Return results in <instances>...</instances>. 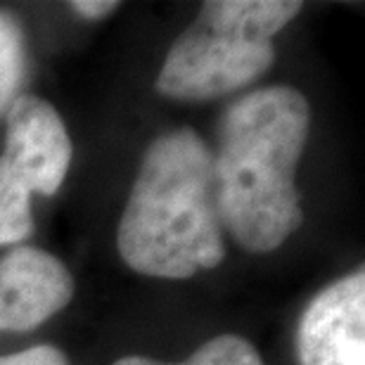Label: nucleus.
Masks as SVG:
<instances>
[{
	"mask_svg": "<svg viewBox=\"0 0 365 365\" xmlns=\"http://www.w3.org/2000/svg\"><path fill=\"white\" fill-rule=\"evenodd\" d=\"M71 140L53 105L21 95L7 109V135L0 164L29 192L53 195L67 178Z\"/></svg>",
	"mask_w": 365,
	"mask_h": 365,
	"instance_id": "20e7f679",
	"label": "nucleus"
},
{
	"mask_svg": "<svg viewBox=\"0 0 365 365\" xmlns=\"http://www.w3.org/2000/svg\"><path fill=\"white\" fill-rule=\"evenodd\" d=\"M302 365H365V275L341 277L313 299L299 325Z\"/></svg>",
	"mask_w": 365,
	"mask_h": 365,
	"instance_id": "39448f33",
	"label": "nucleus"
},
{
	"mask_svg": "<svg viewBox=\"0 0 365 365\" xmlns=\"http://www.w3.org/2000/svg\"><path fill=\"white\" fill-rule=\"evenodd\" d=\"M114 365H171V363H157L143 356H126L119 359ZM178 365H264L259 351L254 349L245 337L237 334H221L207 341L202 349H197L195 356H190L185 363Z\"/></svg>",
	"mask_w": 365,
	"mask_h": 365,
	"instance_id": "0eeeda50",
	"label": "nucleus"
},
{
	"mask_svg": "<svg viewBox=\"0 0 365 365\" xmlns=\"http://www.w3.org/2000/svg\"><path fill=\"white\" fill-rule=\"evenodd\" d=\"M119 3H107V0H76L71 3V10L78 12L81 17H88V19H100V17H107L109 12H114Z\"/></svg>",
	"mask_w": 365,
	"mask_h": 365,
	"instance_id": "9b49d317",
	"label": "nucleus"
},
{
	"mask_svg": "<svg viewBox=\"0 0 365 365\" xmlns=\"http://www.w3.org/2000/svg\"><path fill=\"white\" fill-rule=\"evenodd\" d=\"M309 121V102L287 86L254 91L225 114L216 204L221 225L250 252L277 250L302 225L294 171Z\"/></svg>",
	"mask_w": 365,
	"mask_h": 365,
	"instance_id": "f257e3e1",
	"label": "nucleus"
},
{
	"mask_svg": "<svg viewBox=\"0 0 365 365\" xmlns=\"http://www.w3.org/2000/svg\"><path fill=\"white\" fill-rule=\"evenodd\" d=\"M74 280L53 254L21 247L0 261V330L24 332L62 311Z\"/></svg>",
	"mask_w": 365,
	"mask_h": 365,
	"instance_id": "423d86ee",
	"label": "nucleus"
},
{
	"mask_svg": "<svg viewBox=\"0 0 365 365\" xmlns=\"http://www.w3.org/2000/svg\"><path fill=\"white\" fill-rule=\"evenodd\" d=\"M302 10L297 0H216L173 43L157 91L176 100H209L257 81L273 64L275 34Z\"/></svg>",
	"mask_w": 365,
	"mask_h": 365,
	"instance_id": "7ed1b4c3",
	"label": "nucleus"
},
{
	"mask_svg": "<svg viewBox=\"0 0 365 365\" xmlns=\"http://www.w3.org/2000/svg\"><path fill=\"white\" fill-rule=\"evenodd\" d=\"M119 254L133 271L182 280L223 261L214 157L190 128L145 152L119 223Z\"/></svg>",
	"mask_w": 365,
	"mask_h": 365,
	"instance_id": "f03ea898",
	"label": "nucleus"
},
{
	"mask_svg": "<svg viewBox=\"0 0 365 365\" xmlns=\"http://www.w3.org/2000/svg\"><path fill=\"white\" fill-rule=\"evenodd\" d=\"M0 365H69L60 349L34 346L14 356H0Z\"/></svg>",
	"mask_w": 365,
	"mask_h": 365,
	"instance_id": "9d476101",
	"label": "nucleus"
},
{
	"mask_svg": "<svg viewBox=\"0 0 365 365\" xmlns=\"http://www.w3.org/2000/svg\"><path fill=\"white\" fill-rule=\"evenodd\" d=\"M24 76V41L12 17L0 12V114L10 109Z\"/></svg>",
	"mask_w": 365,
	"mask_h": 365,
	"instance_id": "1a4fd4ad",
	"label": "nucleus"
},
{
	"mask_svg": "<svg viewBox=\"0 0 365 365\" xmlns=\"http://www.w3.org/2000/svg\"><path fill=\"white\" fill-rule=\"evenodd\" d=\"M31 228V192L0 164V245L19 242Z\"/></svg>",
	"mask_w": 365,
	"mask_h": 365,
	"instance_id": "6e6552de",
	"label": "nucleus"
}]
</instances>
